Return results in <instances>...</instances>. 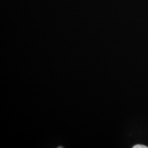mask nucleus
I'll use <instances>...</instances> for the list:
<instances>
[{
    "label": "nucleus",
    "mask_w": 148,
    "mask_h": 148,
    "mask_svg": "<svg viewBox=\"0 0 148 148\" xmlns=\"http://www.w3.org/2000/svg\"><path fill=\"white\" fill-rule=\"evenodd\" d=\"M133 148H148V147L147 146H145V145H134L133 147Z\"/></svg>",
    "instance_id": "nucleus-1"
}]
</instances>
